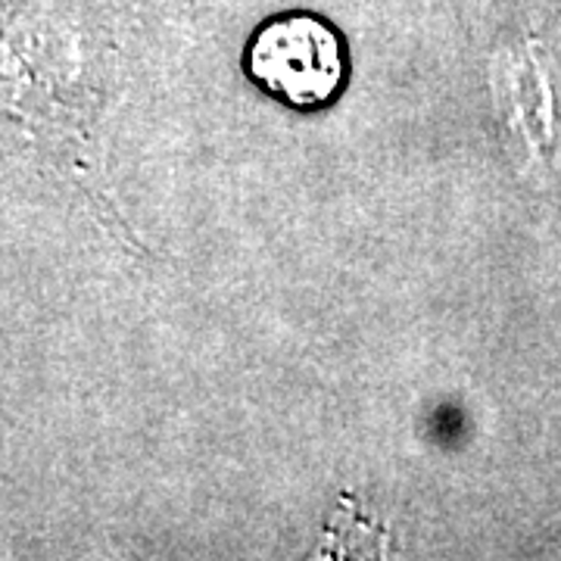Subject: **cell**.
Listing matches in <instances>:
<instances>
[{
  "instance_id": "cell-1",
  "label": "cell",
  "mask_w": 561,
  "mask_h": 561,
  "mask_svg": "<svg viewBox=\"0 0 561 561\" xmlns=\"http://www.w3.org/2000/svg\"><path fill=\"white\" fill-rule=\"evenodd\" d=\"M243 66L268 94L297 110L328 106L346 79L341 35L309 13L265 22L250 41Z\"/></svg>"
}]
</instances>
